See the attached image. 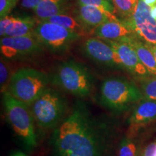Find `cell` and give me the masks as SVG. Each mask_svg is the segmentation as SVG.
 I'll list each match as a JSON object with an SVG mask.
<instances>
[{
	"instance_id": "obj_5",
	"label": "cell",
	"mask_w": 156,
	"mask_h": 156,
	"mask_svg": "<svg viewBox=\"0 0 156 156\" xmlns=\"http://www.w3.org/2000/svg\"><path fill=\"white\" fill-rule=\"evenodd\" d=\"M48 74L31 67L20 68L12 75L7 92L28 106L34 102L48 87Z\"/></svg>"
},
{
	"instance_id": "obj_27",
	"label": "cell",
	"mask_w": 156,
	"mask_h": 156,
	"mask_svg": "<svg viewBox=\"0 0 156 156\" xmlns=\"http://www.w3.org/2000/svg\"><path fill=\"white\" fill-rule=\"evenodd\" d=\"M9 156H30V155H28L26 153H25V152H23L22 151H17L12 152Z\"/></svg>"
},
{
	"instance_id": "obj_29",
	"label": "cell",
	"mask_w": 156,
	"mask_h": 156,
	"mask_svg": "<svg viewBox=\"0 0 156 156\" xmlns=\"http://www.w3.org/2000/svg\"><path fill=\"white\" fill-rule=\"evenodd\" d=\"M151 13L152 17L156 20V5L151 7Z\"/></svg>"
},
{
	"instance_id": "obj_7",
	"label": "cell",
	"mask_w": 156,
	"mask_h": 156,
	"mask_svg": "<svg viewBox=\"0 0 156 156\" xmlns=\"http://www.w3.org/2000/svg\"><path fill=\"white\" fill-rule=\"evenodd\" d=\"M34 36L44 48L54 54H61L67 51L80 38V35L69 29L38 20Z\"/></svg>"
},
{
	"instance_id": "obj_10",
	"label": "cell",
	"mask_w": 156,
	"mask_h": 156,
	"mask_svg": "<svg viewBox=\"0 0 156 156\" xmlns=\"http://www.w3.org/2000/svg\"><path fill=\"white\" fill-rule=\"evenodd\" d=\"M83 53L95 63L105 67L124 69L118 54L104 40L92 37L86 39L81 46Z\"/></svg>"
},
{
	"instance_id": "obj_4",
	"label": "cell",
	"mask_w": 156,
	"mask_h": 156,
	"mask_svg": "<svg viewBox=\"0 0 156 156\" xmlns=\"http://www.w3.org/2000/svg\"><path fill=\"white\" fill-rule=\"evenodd\" d=\"M30 107L36 124L45 130L57 127L68 112L66 98L57 90L49 87Z\"/></svg>"
},
{
	"instance_id": "obj_11",
	"label": "cell",
	"mask_w": 156,
	"mask_h": 156,
	"mask_svg": "<svg viewBox=\"0 0 156 156\" xmlns=\"http://www.w3.org/2000/svg\"><path fill=\"white\" fill-rule=\"evenodd\" d=\"M104 41L116 51L124 70L138 80L151 77L145 66L140 62L132 45L124 41Z\"/></svg>"
},
{
	"instance_id": "obj_8",
	"label": "cell",
	"mask_w": 156,
	"mask_h": 156,
	"mask_svg": "<svg viewBox=\"0 0 156 156\" xmlns=\"http://www.w3.org/2000/svg\"><path fill=\"white\" fill-rule=\"evenodd\" d=\"M131 29L135 38L149 45L156 44V20L152 17L151 7L139 0L134 15L122 20Z\"/></svg>"
},
{
	"instance_id": "obj_20",
	"label": "cell",
	"mask_w": 156,
	"mask_h": 156,
	"mask_svg": "<svg viewBox=\"0 0 156 156\" xmlns=\"http://www.w3.org/2000/svg\"><path fill=\"white\" fill-rule=\"evenodd\" d=\"M140 147L135 140L124 136L118 148V156H140Z\"/></svg>"
},
{
	"instance_id": "obj_9",
	"label": "cell",
	"mask_w": 156,
	"mask_h": 156,
	"mask_svg": "<svg viewBox=\"0 0 156 156\" xmlns=\"http://www.w3.org/2000/svg\"><path fill=\"white\" fill-rule=\"evenodd\" d=\"M44 47L34 36L2 37L0 50L4 58L16 60L38 54Z\"/></svg>"
},
{
	"instance_id": "obj_13",
	"label": "cell",
	"mask_w": 156,
	"mask_h": 156,
	"mask_svg": "<svg viewBox=\"0 0 156 156\" xmlns=\"http://www.w3.org/2000/svg\"><path fill=\"white\" fill-rule=\"evenodd\" d=\"M74 12L75 17L87 28H95L109 20H119L114 13L104 11L95 7L83 6L79 4L76 6Z\"/></svg>"
},
{
	"instance_id": "obj_22",
	"label": "cell",
	"mask_w": 156,
	"mask_h": 156,
	"mask_svg": "<svg viewBox=\"0 0 156 156\" xmlns=\"http://www.w3.org/2000/svg\"><path fill=\"white\" fill-rule=\"evenodd\" d=\"M12 74L10 73V68L9 64L6 62L5 58L2 57L0 62V84H1V92L2 93L7 91Z\"/></svg>"
},
{
	"instance_id": "obj_31",
	"label": "cell",
	"mask_w": 156,
	"mask_h": 156,
	"mask_svg": "<svg viewBox=\"0 0 156 156\" xmlns=\"http://www.w3.org/2000/svg\"><path fill=\"white\" fill-rule=\"evenodd\" d=\"M108 1H109V2H112V3L113 4V2H112V0H108Z\"/></svg>"
},
{
	"instance_id": "obj_15",
	"label": "cell",
	"mask_w": 156,
	"mask_h": 156,
	"mask_svg": "<svg viewBox=\"0 0 156 156\" xmlns=\"http://www.w3.org/2000/svg\"><path fill=\"white\" fill-rule=\"evenodd\" d=\"M155 120L156 101L143 98L134 106L127 122L132 126H138Z\"/></svg>"
},
{
	"instance_id": "obj_26",
	"label": "cell",
	"mask_w": 156,
	"mask_h": 156,
	"mask_svg": "<svg viewBox=\"0 0 156 156\" xmlns=\"http://www.w3.org/2000/svg\"><path fill=\"white\" fill-rule=\"evenodd\" d=\"M140 156H156V141L146 146Z\"/></svg>"
},
{
	"instance_id": "obj_12",
	"label": "cell",
	"mask_w": 156,
	"mask_h": 156,
	"mask_svg": "<svg viewBox=\"0 0 156 156\" xmlns=\"http://www.w3.org/2000/svg\"><path fill=\"white\" fill-rule=\"evenodd\" d=\"M38 20L30 17L6 16L0 20L1 37L34 36Z\"/></svg>"
},
{
	"instance_id": "obj_17",
	"label": "cell",
	"mask_w": 156,
	"mask_h": 156,
	"mask_svg": "<svg viewBox=\"0 0 156 156\" xmlns=\"http://www.w3.org/2000/svg\"><path fill=\"white\" fill-rule=\"evenodd\" d=\"M69 0H43L34 9L38 20L67 13Z\"/></svg>"
},
{
	"instance_id": "obj_16",
	"label": "cell",
	"mask_w": 156,
	"mask_h": 156,
	"mask_svg": "<svg viewBox=\"0 0 156 156\" xmlns=\"http://www.w3.org/2000/svg\"><path fill=\"white\" fill-rule=\"evenodd\" d=\"M122 41L127 42L133 46L140 62L145 66L150 75L156 76V59L151 49V45L135 37H130Z\"/></svg>"
},
{
	"instance_id": "obj_6",
	"label": "cell",
	"mask_w": 156,
	"mask_h": 156,
	"mask_svg": "<svg viewBox=\"0 0 156 156\" xmlns=\"http://www.w3.org/2000/svg\"><path fill=\"white\" fill-rule=\"evenodd\" d=\"M54 82L65 92L78 98H85L92 92L94 77L85 65L69 60L58 65Z\"/></svg>"
},
{
	"instance_id": "obj_1",
	"label": "cell",
	"mask_w": 156,
	"mask_h": 156,
	"mask_svg": "<svg viewBox=\"0 0 156 156\" xmlns=\"http://www.w3.org/2000/svg\"><path fill=\"white\" fill-rule=\"evenodd\" d=\"M50 145L53 156H112L114 131L93 114L86 103L77 101L53 129Z\"/></svg>"
},
{
	"instance_id": "obj_21",
	"label": "cell",
	"mask_w": 156,
	"mask_h": 156,
	"mask_svg": "<svg viewBox=\"0 0 156 156\" xmlns=\"http://www.w3.org/2000/svg\"><path fill=\"white\" fill-rule=\"evenodd\" d=\"M140 88L144 98L156 101V76L140 80Z\"/></svg>"
},
{
	"instance_id": "obj_14",
	"label": "cell",
	"mask_w": 156,
	"mask_h": 156,
	"mask_svg": "<svg viewBox=\"0 0 156 156\" xmlns=\"http://www.w3.org/2000/svg\"><path fill=\"white\" fill-rule=\"evenodd\" d=\"M93 35L102 40L122 41L135 37L131 29L122 20H109L101 24L93 30Z\"/></svg>"
},
{
	"instance_id": "obj_18",
	"label": "cell",
	"mask_w": 156,
	"mask_h": 156,
	"mask_svg": "<svg viewBox=\"0 0 156 156\" xmlns=\"http://www.w3.org/2000/svg\"><path fill=\"white\" fill-rule=\"evenodd\" d=\"M38 20L58 25L60 26L64 27V28L69 29L70 30L74 31V32L77 33V34H80V36L85 32V30L87 28L77 17H73V15H70L67 14V13L54 15L52 17H47V18L42 20Z\"/></svg>"
},
{
	"instance_id": "obj_24",
	"label": "cell",
	"mask_w": 156,
	"mask_h": 156,
	"mask_svg": "<svg viewBox=\"0 0 156 156\" xmlns=\"http://www.w3.org/2000/svg\"><path fill=\"white\" fill-rule=\"evenodd\" d=\"M19 0H0V17L3 18L9 15Z\"/></svg>"
},
{
	"instance_id": "obj_30",
	"label": "cell",
	"mask_w": 156,
	"mask_h": 156,
	"mask_svg": "<svg viewBox=\"0 0 156 156\" xmlns=\"http://www.w3.org/2000/svg\"><path fill=\"white\" fill-rule=\"evenodd\" d=\"M151 47L152 51H153L154 55H155V59H156V44L151 45Z\"/></svg>"
},
{
	"instance_id": "obj_28",
	"label": "cell",
	"mask_w": 156,
	"mask_h": 156,
	"mask_svg": "<svg viewBox=\"0 0 156 156\" xmlns=\"http://www.w3.org/2000/svg\"><path fill=\"white\" fill-rule=\"evenodd\" d=\"M144 2H145L147 6H149L150 7H153V6L156 5V0H143Z\"/></svg>"
},
{
	"instance_id": "obj_23",
	"label": "cell",
	"mask_w": 156,
	"mask_h": 156,
	"mask_svg": "<svg viewBox=\"0 0 156 156\" xmlns=\"http://www.w3.org/2000/svg\"><path fill=\"white\" fill-rule=\"evenodd\" d=\"M77 4L83 6H90L95 7L103 10L109 12H115V7L113 4L108 0H76Z\"/></svg>"
},
{
	"instance_id": "obj_19",
	"label": "cell",
	"mask_w": 156,
	"mask_h": 156,
	"mask_svg": "<svg viewBox=\"0 0 156 156\" xmlns=\"http://www.w3.org/2000/svg\"><path fill=\"white\" fill-rule=\"evenodd\" d=\"M139 0H112L115 11L122 15L124 19L131 17L137 7Z\"/></svg>"
},
{
	"instance_id": "obj_3",
	"label": "cell",
	"mask_w": 156,
	"mask_h": 156,
	"mask_svg": "<svg viewBox=\"0 0 156 156\" xmlns=\"http://www.w3.org/2000/svg\"><path fill=\"white\" fill-rule=\"evenodd\" d=\"M143 98L140 87L125 78H106L100 86V102L102 106L113 112H124L135 106Z\"/></svg>"
},
{
	"instance_id": "obj_2",
	"label": "cell",
	"mask_w": 156,
	"mask_h": 156,
	"mask_svg": "<svg viewBox=\"0 0 156 156\" xmlns=\"http://www.w3.org/2000/svg\"><path fill=\"white\" fill-rule=\"evenodd\" d=\"M2 102L9 126L25 151L32 153L38 145L36 122L30 107L8 92L3 93Z\"/></svg>"
},
{
	"instance_id": "obj_25",
	"label": "cell",
	"mask_w": 156,
	"mask_h": 156,
	"mask_svg": "<svg viewBox=\"0 0 156 156\" xmlns=\"http://www.w3.org/2000/svg\"><path fill=\"white\" fill-rule=\"evenodd\" d=\"M42 1L43 0H21L20 5L25 9L34 10Z\"/></svg>"
}]
</instances>
